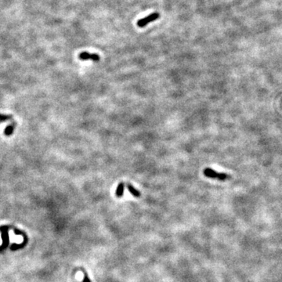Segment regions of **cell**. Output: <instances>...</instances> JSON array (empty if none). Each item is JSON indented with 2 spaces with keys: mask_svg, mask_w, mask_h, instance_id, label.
I'll use <instances>...</instances> for the list:
<instances>
[{
  "mask_svg": "<svg viewBox=\"0 0 282 282\" xmlns=\"http://www.w3.org/2000/svg\"><path fill=\"white\" fill-rule=\"evenodd\" d=\"M203 173L206 177L215 179V180H218L220 181L227 180L231 179V176L229 175V174L223 173V172H215V170H213L211 168H206L203 171Z\"/></svg>",
  "mask_w": 282,
  "mask_h": 282,
  "instance_id": "1",
  "label": "cell"
},
{
  "mask_svg": "<svg viewBox=\"0 0 282 282\" xmlns=\"http://www.w3.org/2000/svg\"><path fill=\"white\" fill-rule=\"evenodd\" d=\"M9 227L7 226H3L0 227V231L2 233V239H3V245L2 246H0V251L6 249L9 245Z\"/></svg>",
  "mask_w": 282,
  "mask_h": 282,
  "instance_id": "2",
  "label": "cell"
},
{
  "mask_svg": "<svg viewBox=\"0 0 282 282\" xmlns=\"http://www.w3.org/2000/svg\"><path fill=\"white\" fill-rule=\"evenodd\" d=\"M158 17H159V13H153L150 15L147 16L146 17L140 19V21H137V26L140 27V28H144L147 24L156 21Z\"/></svg>",
  "mask_w": 282,
  "mask_h": 282,
  "instance_id": "3",
  "label": "cell"
},
{
  "mask_svg": "<svg viewBox=\"0 0 282 282\" xmlns=\"http://www.w3.org/2000/svg\"><path fill=\"white\" fill-rule=\"evenodd\" d=\"M78 58L82 61H87V60H92L93 61H100V56L96 53H89L87 52L81 53L78 55Z\"/></svg>",
  "mask_w": 282,
  "mask_h": 282,
  "instance_id": "4",
  "label": "cell"
},
{
  "mask_svg": "<svg viewBox=\"0 0 282 282\" xmlns=\"http://www.w3.org/2000/svg\"><path fill=\"white\" fill-rule=\"evenodd\" d=\"M14 232H15L16 234H22V235L24 236V238H25V239H24V241H23L21 244H20V245H18V244H13L12 246H11V248H11V250H13V251L17 250V249H21V248H23L24 247L26 246L27 242H28V237H27V236L25 235V233H22L21 230H17V229H15V230H14Z\"/></svg>",
  "mask_w": 282,
  "mask_h": 282,
  "instance_id": "5",
  "label": "cell"
},
{
  "mask_svg": "<svg viewBox=\"0 0 282 282\" xmlns=\"http://www.w3.org/2000/svg\"><path fill=\"white\" fill-rule=\"evenodd\" d=\"M126 187H127V189H128V190L129 191V193L131 194L132 196L136 197V198L140 197V190H136L135 187H133L131 184L127 183V184H126Z\"/></svg>",
  "mask_w": 282,
  "mask_h": 282,
  "instance_id": "6",
  "label": "cell"
},
{
  "mask_svg": "<svg viewBox=\"0 0 282 282\" xmlns=\"http://www.w3.org/2000/svg\"><path fill=\"white\" fill-rule=\"evenodd\" d=\"M125 187H126V184L124 182H121L118 184V187H117L116 191H115V195H116L117 198H122L123 196Z\"/></svg>",
  "mask_w": 282,
  "mask_h": 282,
  "instance_id": "7",
  "label": "cell"
},
{
  "mask_svg": "<svg viewBox=\"0 0 282 282\" xmlns=\"http://www.w3.org/2000/svg\"><path fill=\"white\" fill-rule=\"evenodd\" d=\"M16 122H13L11 124H9V126H7L4 129V135L6 136H10L13 133V131L15 129L16 127Z\"/></svg>",
  "mask_w": 282,
  "mask_h": 282,
  "instance_id": "8",
  "label": "cell"
},
{
  "mask_svg": "<svg viewBox=\"0 0 282 282\" xmlns=\"http://www.w3.org/2000/svg\"><path fill=\"white\" fill-rule=\"evenodd\" d=\"M13 116L11 114H0V122H6V121H9L12 120Z\"/></svg>",
  "mask_w": 282,
  "mask_h": 282,
  "instance_id": "9",
  "label": "cell"
},
{
  "mask_svg": "<svg viewBox=\"0 0 282 282\" xmlns=\"http://www.w3.org/2000/svg\"><path fill=\"white\" fill-rule=\"evenodd\" d=\"M83 282H91V281H90V280H89V277H88V276H87L86 274H85V276H84V279H83Z\"/></svg>",
  "mask_w": 282,
  "mask_h": 282,
  "instance_id": "10",
  "label": "cell"
}]
</instances>
